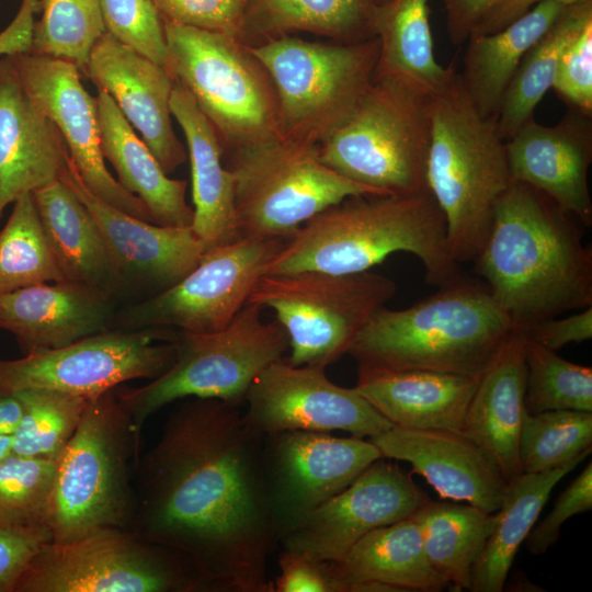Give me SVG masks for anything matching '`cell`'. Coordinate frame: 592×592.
Listing matches in <instances>:
<instances>
[{
	"label": "cell",
	"instance_id": "cell-13",
	"mask_svg": "<svg viewBox=\"0 0 592 592\" xmlns=\"http://www.w3.org/2000/svg\"><path fill=\"white\" fill-rule=\"evenodd\" d=\"M14 592H212L181 554L128 530L104 528L46 543Z\"/></svg>",
	"mask_w": 592,
	"mask_h": 592
},
{
	"label": "cell",
	"instance_id": "cell-51",
	"mask_svg": "<svg viewBox=\"0 0 592 592\" xmlns=\"http://www.w3.org/2000/svg\"><path fill=\"white\" fill-rule=\"evenodd\" d=\"M502 0H442L447 33L453 44L468 39L480 21Z\"/></svg>",
	"mask_w": 592,
	"mask_h": 592
},
{
	"label": "cell",
	"instance_id": "cell-24",
	"mask_svg": "<svg viewBox=\"0 0 592 592\" xmlns=\"http://www.w3.org/2000/svg\"><path fill=\"white\" fill-rule=\"evenodd\" d=\"M68 159L57 126L26 92L11 57H0V218L22 194L58 180Z\"/></svg>",
	"mask_w": 592,
	"mask_h": 592
},
{
	"label": "cell",
	"instance_id": "cell-14",
	"mask_svg": "<svg viewBox=\"0 0 592 592\" xmlns=\"http://www.w3.org/2000/svg\"><path fill=\"white\" fill-rule=\"evenodd\" d=\"M175 334L109 329L59 349L0 357V394L45 389L92 398L133 379H155L175 361Z\"/></svg>",
	"mask_w": 592,
	"mask_h": 592
},
{
	"label": "cell",
	"instance_id": "cell-39",
	"mask_svg": "<svg viewBox=\"0 0 592 592\" xmlns=\"http://www.w3.org/2000/svg\"><path fill=\"white\" fill-rule=\"evenodd\" d=\"M592 449V412L550 410L525 411L519 442L522 474L555 469L582 462Z\"/></svg>",
	"mask_w": 592,
	"mask_h": 592
},
{
	"label": "cell",
	"instance_id": "cell-20",
	"mask_svg": "<svg viewBox=\"0 0 592 592\" xmlns=\"http://www.w3.org/2000/svg\"><path fill=\"white\" fill-rule=\"evenodd\" d=\"M94 218L124 291V304L152 297L180 282L205 249L192 227L138 219L92 194L70 157L59 175Z\"/></svg>",
	"mask_w": 592,
	"mask_h": 592
},
{
	"label": "cell",
	"instance_id": "cell-36",
	"mask_svg": "<svg viewBox=\"0 0 592 592\" xmlns=\"http://www.w3.org/2000/svg\"><path fill=\"white\" fill-rule=\"evenodd\" d=\"M592 20V2L567 7L547 32L526 52L502 99L496 122L504 140L525 123L553 88L560 56L570 39Z\"/></svg>",
	"mask_w": 592,
	"mask_h": 592
},
{
	"label": "cell",
	"instance_id": "cell-1",
	"mask_svg": "<svg viewBox=\"0 0 592 592\" xmlns=\"http://www.w3.org/2000/svg\"><path fill=\"white\" fill-rule=\"evenodd\" d=\"M133 471L128 531L187 558L212 592H273L278 545L263 473V437L240 407L185 398Z\"/></svg>",
	"mask_w": 592,
	"mask_h": 592
},
{
	"label": "cell",
	"instance_id": "cell-38",
	"mask_svg": "<svg viewBox=\"0 0 592 592\" xmlns=\"http://www.w3.org/2000/svg\"><path fill=\"white\" fill-rule=\"evenodd\" d=\"M262 25L306 31L357 43L376 37L377 5L369 0H252Z\"/></svg>",
	"mask_w": 592,
	"mask_h": 592
},
{
	"label": "cell",
	"instance_id": "cell-56",
	"mask_svg": "<svg viewBox=\"0 0 592 592\" xmlns=\"http://www.w3.org/2000/svg\"><path fill=\"white\" fill-rule=\"evenodd\" d=\"M369 1L377 7H382L391 2L392 0H369Z\"/></svg>",
	"mask_w": 592,
	"mask_h": 592
},
{
	"label": "cell",
	"instance_id": "cell-28",
	"mask_svg": "<svg viewBox=\"0 0 592 592\" xmlns=\"http://www.w3.org/2000/svg\"><path fill=\"white\" fill-rule=\"evenodd\" d=\"M526 333L516 329L479 378L462 433L483 448L510 483L522 471L519 442L525 413Z\"/></svg>",
	"mask_w": 592,
	"mask_h": 592
},
{
	"label": "cell",
	"instance_id": "cell-49",
	"mask_svg": "<svg viewBox=\"0 0 592 592\" xmlns=\"http://www.w3.org/2000/svg\"><path fill=\"white\" fill-rule=\"evenodd\" d=\"M48 542L47 531L0 526V592H14L31 560Z\"/></svg>",
	"mask_w": 592,
	"mask_h": 592
},
{
	"label": "cell",
	"instance_id": "cell-44",
	"mask_svg": "<svg viewBox=\"0 0 592 592\" xmlns=\"http://www.w3.org/2000/svg\"><path fill=\"white\" fill-rule=\"evenodd\" d=\"M106 33L168 70L162 18L152 0H101Z\"/></svg>",
	"mask_w": 592,
	"mask_h": 592
},
{
	"label": "cell",
	"instance_id": "cell-41",
	"mask_svg": "<svg viewBox=\"0 0 592 592\" xmlns=\"http://www.w3.org/2000/svg\"><path fill=\"white\" fill-rule=\"evenodd\" d=\"M39 11L30 53L67 60L83 72L106 33L101 0H39Z\"/></svg>",
	"mask_w": 592,
	"mask_h": 592
},
{
	"label": "cell",
	"instance_id": "cell-2",
	"mask_svg": "<svg viewBox=\"0 0 592 592\" xmlns=\"http://www.w3.org/2000/svg\"><path fill=\"white\" fill-rule=\"evenodd\" d=\"M583 226L536 189L512 182L474 260L515 329L592 306V249Z\"/></svg>",
	"mask_w": 592,
	"mask_h": 592
},
{
	"label": "cell",
	"instance_id": "cell-4",
	"mask_svg": "<svg viewBox=\"0 0 592 592\" xmlns=\"http://www.w3.org/2000/svg\"><path fill=\"white\" fill-rule=\"evenodd\" d=\"M515 330L487 285L462 275L408 308H379L348 354L357 367L480 377Z\"/></svg>",
	"mask_w": 592,
	"mask_h": 592
},
{
	"label": "cell",
	"instance_id": "cell-11",
	"mask_svg": "<svg viewBox=\"0 0 592 592\" xmlns=\"http://www.w3.org/2000/svg\"><path fill=\"white\" fill-rule=\"evenodd\" d=\"M396 292L391 278L372 271H304L264 274L247 303L274 311L288 338L287 363L326 368L348 354L372 316Z\"/></svg>",
	"mask_w": 592,
	"mask_h": 592
},
{
	"label": "cell",
	"instance_id": "cell-46",
	"mask_svg": "<svg viewBox=\"0 0 592 592\" xmlns=\"http://www.w3.org/2000/svg\"><path fill=\"white\" fill-rule=\"evenodd\" d=\"M162 20L218 32L239 39L246 27L248 0H152Z\"/></svg>",
	"mask_w": 592,
	"mask_h": 592
},
{
	"label": "cell",
	"instance_id": "cell-19",
	"mask_svg": "<svg viewBox=\"0 0 592 592\" xmlns=\"http://www.w3.org/2000/svg\"><path fill=\"white\" fill-rule=\"evenodd\" d=\"M429 500L402 468L379 458L283 534V550L340 561L369 532L411 516Z\"/></svg>",
	"mask_w": 592,
	"mask_h": 592
},
{
	"label": "cell",
	"instance_id": "cell-37",
	"mask_svg": "<svg viewBox=\"0 0 592 592\" xmlns=\"http://www.w3.org/2000/svg\"><path fill=\"white\" fill-rule=\"evenodd\" d=\"M12 204L0 230V296L39 283L65 281L33 194L24 193Z\"/></svg>",
	"mask_w": 592,
	"mask_h": 592
},
{
	"label": "cell",
	"instance_id": "cell-23",
	"mask_svg": "<svg viewBox=\"0 0 592 592\" xmlns=\"http://www.w3.org/2000/svg\"><path fill=\"white\" fill-rule=\"evenodd\" d=\"M368 440L384 458L409 463L442 499L490 514L500 508L509 482L494 459L464 433L394 425Z\"/></svg>",
	"mask_w": 592,
	"mask_h": 592
},
{
	"label": "cell",
	"instance_id": "cell-31",
	"mask_svg": "<svg viewBox=\"0 0 592 592\" xmlns=\"http://www.w3.org/2000/svg\"><path fill=\"white\" fill-rule=\"evenodd\" d=\"M352 592H433L448 584L430 565L417 522L407 517L378 527L335 561Z\"/></svg>",
	"mask_w": 592,
	"mask_h": 592
},
{
	"label": "cell",
	"instance_id": "cell-12",
	"mask_svg": "<svg viewBox=\"0 0 592 592\" xmlns=\"http://www.w3.org/2000/svg\"><path fill=\"white\" fill-rule=\"evenodd\" d=\"M162 21L168 71L212 123L224 152L278 132L273 87L239 39Z\"/></svg>",
	"mask_w": 592,
	"mask_h": 592
},
{
	"label": "cell",
	"instance_id": "cell-9",
	"mask_svg": "<svg viewBox=\"0 0 592 592\" xmlns=\"http://www.w3.org/2000/svg\"><path fill=\"white\" fill-rule=\"evenodd\" d=\"M225 167L235 179L240 237L286 240L305 221L348 197L380 194L325 166L317 145L280 132L230 150Z\"/></svg>",
	"mask_w": 592,
	"mask_h": 592
},
{
	"label": "cell",
	"instance_id": "cell-34",
	"mask_svg": "<svg viewBox=\"0 0 592 592\" xmlns=\"http://www.w3.org/2000/svg\"><path fill=\"white\" fill-rule=\"evenodd\" d=\"M379 57L375 75L397 78L430 96L446 87L454 66L435 59L428 0H392L377 7Z\"/></svg>",
	"mask_w": 592,
	"mask_h": 592
},
{
	"label": "cell",
	"instance_id": "cell-30",
	"mask_svg": "<svg viewBox=\"0 0 592 592\" xmlns=\"http://www.w3.org/2000/svg\"><path fill=\"white\" fill-rule=\"evenodd\" d=\"M96 90L101 150L118 183L146 205L155 224L191 227L194 210L185 200L186 181L168 177L113 99Z\"/></svg>",
	"mask_w": 592,
	"mask_h": 592
},
{
	"label": "cell",
	"instance_id": "cell-16",
	"mask_svg": "<svg viewBox=\"0 0 592 592\" xmlns=\"http://www.w3.org/2000/svg\"><path fill=\"white\" fill-rule=\"evenodd\" d=\"M384 458L369 440L330 432L283 431L263 437V473L278 534L344 490Z\"/></svg>",
	"mask_w": 592,
	"mask_h": 592
},
{
	"label": "cell",
	"instance_id": "cell-52",
	"mask_svg": "<svg viewBox=\"0 0 592 592\" xmlns=\"http://www.w3.org/2000/svg\"><path fill=\"white\" fill-rule=\"evenodd\" d=\"M39 0H22L11 23L0 33V57L30 53Z\"/></svg>",
	"mask_w": 592,
	"mask_h": 592
},
{
	"label": "cell",
	"instance_id": "cell-54",
	"mask_svg": "<svg viewBox=\"0 0 592 592\" xmlns=\"http://www.w3.org/2000/svg\"><path fill=\"white\" fill-rule=\"evenodd\" d=\"M22 405L15 395L0 394V433L12 434L20 421Z\"/></svg>",
	"mask_w": 592,
	"mask_h": 592
},
{
	"label": "cell",
	"instance_id": "cell-7",
	"mask_svg": "<svg viewBox=\"0 0 592 592\" xmlns=\"http://www.w3.org/2000/svg\"><path fill=\"white\" fill-rule=\"evenodd\" d=\"M431 130V96L375 75L351 114L318 145L319 159L380 194L423 192Z\"/></svg>",
	"mask_w": 592,
	"mask_h": 592
},
{
	"label": "cell",
	"instance_id": "cell-33",
	"mask_svg": "<svg viewBox=\"0 0 592 592\" xmlns=\"http://www.w3.org/2000/svg\"><path fill=\"white\" fill-rule=\"evenodd\" d=\"M580 462L512 480L494 512V522L476 561L469 591L501 592L520 546L536 523L554 487Z\"/></svg>",
	"mask_w": 592,
	"mask_h": 592
},
{
	"label": "cell",
	"instance_id": "cell-42",
	"mask_svg": "<svg viewBox=\"0 0 592 592\" xmlns=\"http://www.w3.org/2000/svg\"><path fill=\"white\" fill-rule=\"evenodd\" d=\"M525 410L592 412V368L569 362L526 335Z\"/></svg>",
	"mask_w": 592,
	"mask_h": 592
},
{
	"label": "cell",
	"instance_id": "cell-22",
	"mask_svg": "<svg viewBox=\"0 0 592 592\" xmlns=\"http://www.w3.org/2000/svg\"><path fill=\"white\" fill-rule=\"evenodd\" d=\"M506 157L513 182L542 192L583 227L592 225L591 116L570 110L553 126L532 118L506 140Z\"/></svg>",
	"mask_w": 592,
	"mask_h": 592
},
{
	"label": "cell",
	"instance_id": "cell-5",
	"mask_svg": "<svg viewBox=\"0 0 592 592\" xmlns=\"http://www.w3.org/2000/svg\"><path fill=\"white\" fill-rule=\"evenodd\" d=\"M431 121L426 184L444 215L451 257L462 264L480 252L513 182L506 140L494 118L478 113L457 71L431 95Z\"/></svg>",
	"mask_w": 592,
	"mask_h": 592
},
{
	"label": "cell",
	"instance_id": "cell-15",
	"mask_svg": "<svg viewBox=\"0 0 592 592\" xmlns=\"http://www.w3.org/2000/svg\"><path fill=\"white\" fill-rule=\"evenodd\" d=\"M282 238L240 237L204 252L198 264L172 287L116 308L111 329L166 328L207 333L230 323L246 305Z\"/></svg>",
	"mask_w": 592,
	"mask_h": 592
},
{
	"label": "cell",
	"instance_id": "cell-26",
	"mask_svg": "<svg viewBox=\"0 0 592 592\" xmlns=\"http://www.w3.org/2000/svg\"><path fill=\"white\" fill-rule=\"evenodd\" d=\"M480 377L357 367L355 389L395 426L462 432Z\"/></svg>",
	"mask_w": 592,
	"mask_h": 592
},
{
	"label": "cell",
	"instance_id": "cell-47",
	"mask_svg": "<svg viewBox=\"0 0 592 592\" xmlns=\"http://www.w3.org/2000/svg\"><path fill=\"white\" fill-rule=\"evenodd\" d=\"M280 574L272 581L273 592H352L335 561L283 550Z\"/></svg>",
	"mask_w": 592,
	"mask_h": 592
},
{
	"label": "cell",
	"instance_id": "cell-32",
	"mask_svg": "<svg viewBox=\"0 0 592 592\" xmlns=\"http://www.w3.org/2000/svg\"><path fill=\"white\" fill-rule=\"evenodd\" d=\"M567 7L544 1L490 34L469 36L462 82L478 113L497 118L505 90L526 52Z\"/></svg>",
	"mask_w": 592,
	"mask_h": 592
},
{
	"label": "cell",
	"instance_id": "cell-29",
	"mask_svg": "<svg viewBox=\"0 0 592 592\" xmlns=\"http://www.w3.org/2000/svg\"><path fill=\"white\" fill-rule=\"evenodd\" d=\"M47 240L65 281L124 304V291L98 225L61 180L32 192Z\"/></svg>",
	"mask_w": 592,
	"mask_h": 592
},
{
	"label": "cell",
	"instance_id": "cell-8",
	"mask_svg": "<svg viewBox=\"0 0 592 592\" xmlns=\"http://www.w3.org/2000/svg\"><path fill=\"white\" fill-rule=\"evenodd\" d=\"M261 306L246 303L225 328L207 333L177 330V357L141 387H115L138 439L146 421L185 398H215L241 407L258 375L289 349L280 322L264 321Z\"/></svg>",
	"mask_w": 592,
	"mask_h": 592
},
{
	"label": "cell",
	"instance_id": "cell-6",
	"mask_svg": "<svg viewBox=\"0 0 592 592\" xmlns=\"http://www.w3.org/2000/svg\"><path fill=\"white\" fill-rule=\"evenodd\" d=\"M139 453L140 439L115 388L90 398L75 434L56 458L52 542L66 543L104 528H129Z\"/></svg>",
	"mask_w": 592,
	"mask_h": 592
},
{
	"label": "cell",
	"instance_id": "cell-21",
	"mask_svg": "<svg viewBox=\"0 0 592 592\" xmlns=\"http://www.w3.org/2000/svg\"><path fill=\"white\" fill-rule=\"evenodd\" d=\"M83 72L113 99L167 174L186 161L171 122L175 79L164 67L105 33L93 46Z\"/></svg>",
	"mask_w": 592,
	"mask_h": 592
},
{
	"label": "cell",
	"instance_id": "cell-48",
	"mask_svg": "<svg viewBox=\"0 0 592 592\" xmlns=\"http://www.w3.org/2000/svg\"><path fill=\"white\" fill-rule=\"evenodd\" d=\"M592 509L591 462L558 496L551 511L534 524L524 543L532 555H543L560 537L561 527L570 517Z\"/></svg>",
	"mask_w": 592,
	"mask_h": 592
},
{
	"label": "cell",
	"instance_id": "cell-10",
	"mask_svg": "<svg viewBox=\"0 0 592 592\" xmlns=\"http://www.w3.org/2000/svg\"><path fill=\"white\" fill-rule=\"evenodd\" d=\"M247 48L272 82L278 132L317 146L354 110L379 57L377 37L342 45L283 37Z\"/></svg>",
	"mask_w": 592,
	"mask_h": 592
},
{
	"label": "cell",
	"instance_id": "cell-25",
	"mask_svg": "<svg viewBox=\"0 0 592 592\" xmlns=\"http://www.w3.org/2000/svg\"><path fill=\"white\" fill-rule=\"evenodd\" d=\"M118 306L79 283H39L0 296V330L15 338L24 355L59 349L111 329Z\"/></svg>",
	"mask_w": 592,
	"mask_h": 592
},
{
	"label": "cell",
	"instance_id": "cell-53",
	"mask_svg": "<svg viewBox=\"0 0 592 592\" xmlns=\"http://www.w3.org/2000/svg\"><path fill=\"white\" fill-rule=\"evenodd\" d=\"M544 1H556L570 7L591 0H502L480 21L470 36L500 31L526 13L534 5Z\"/></svg>",
	"mask_w": 592,
	"mask_h": 592
},
{
	"label": "cell",
	"instance_id": "cell-18",
	"mask_svg": "<svg viewBox=\"0 0 592 592\" xmlns=\"http://www.w3.org/2000/svg\"><path fill=\"white\" fill-rule=\"evenodd\" d=\"M10 57L29 95L60 132L87 189L119 210L153 223L146 205L127 192L105 166L96 98L83 87L78 67L67 60L32 53Z\"/></svg>",
	"mask_w": 592,
	"mask_h": 592
},
{
	"label": "cell",
	"instance_id": "cell-35",
	"mask_svg": "<svg viewBox=\"0 0 592 592\" xmlns=\"http://www.w3.org/2000/svg\"><path fill=\"white\" fill-rule=\"evenodd\" d=\"M411 517L435 572L454 590H469L473 568L492 530L494 513L468 503L429 499Z\"/></svg>",
	"mask_w": 592,
	"mask_h": 592
},
{
	"label": "cell",
	"instance_id": "cell-3",
	"mask_svg": "<svg viewBox=\"0 0 592 592\" xmlns=\"http://www.w3.org/2000/svg\"><path fill=\"white\" fill-rule=\"evenodd\" d=\"M407 252L423 264L429 284L462 276L448 251L444 215L429 190L406 195H356L305 221L269 262L265 274L371 271Z\"/></svg>",
	"mask_w": 592,
	"mask_h": 592
},
{
	"label": "cell",
	"instance_id": "cell-55",
	"mask_svg": "<svg viewBox=\"0 0 592 592\" xmlns=\"http://www.w3.org/2000/svg\"><path fill=\"white\" fill-rule=\"evenodd\" d=\"M13 454L12 434L0 433V463Z\"/></svg>",
	"mask_w": 592,
	"mask_h": 592
},
{
	"label": "cell",
	"instance_id": "cell-27",
	"mask_svg": "<svg viewBox=\"0 0 592 592\" xmlns=\"http://www.w3.org/2000/svg\"><path fill=\"white\" fill-rule=\"evenodd\" d=\"M170 110L189 150L194 217L192 229L205 252L240 238L235 208V179L223 161L224 148L190 92L175 80Z\"/></svg>",
	"mask_w": 592,
	"mask_h": 592
},
{
	"label": "cell",
	"instance_id": "cell-43",
	"mask_svg": "<svg viewBox=\"0 0 592 592\" xmlns=\"http://www.w3.org/2000/svg\"><path fill=\"white\" fill-rule=\"evenodd\" d=\"M55 465L15 454L0 463V526L50 533Z\"/></svg>",
	"mask_w": 592,
	"mask_h": 592
},
{
	"label": "cell",
	"instance_id": "cell-50",
	"mask_svg": "<svg viewBox=\"0 0 592 592\" xmlns=\"http://www.w3.org/2000/svg\"><path fill=\"white\" fill-rule=\"evenodd\" d=\"M524 332L528 339L553 351L588 341L592 338V306L567 317L538 321Z\"/></svg>",
	"mask_w": 592,
	"mask_h": 592
},
{
	"label": "cell",
	"instance_id": "cell-17",
	"mask_svg": "<svg viewBox=\"0 0 592 592\" xmlns=\"http://www.w3.org/2000/svg\"><path fill=\"white\" fill-rule=\"evenodd\" d=\"M326 368L294 366L280 358L252 383L244 400V422L266 435L283 431L331 432L373 437L394 424L356 389L332 383Z\"/></svg>",
	"mask_w": 592,
	"mask_h": 592
},
{
	"label": "cell",
	"instance_id": "cell-45",
	"mask_svg": "<svg viewBox=\"0 0 592 592\" xmlns=\"http://www.w3.org/2000/svg\"><path fill=\"white\" fill-rule=\"evenodd\" d=\"M553 88L570 110L592 117V20L565 47Z\"/></svg>",
	"mask_w": 592,
	"mask_h": 592
},
{
	"label": "cell",
	"instance_id": "cell-40",
	"mask_svg": "<svg viewBox=\"0 0 592 592\" xmlns=\"http://www.w3.org/2000/svg\"><path fill=\"white\" fill-rule=\"evenodd\" d=\"M13 395L22 405L12 433L13 454L56 460L75 434L90 398L45 389Z\"/></svg>",
	"mask_w": 592,
	"mask_h": 592
}]
</instances>
